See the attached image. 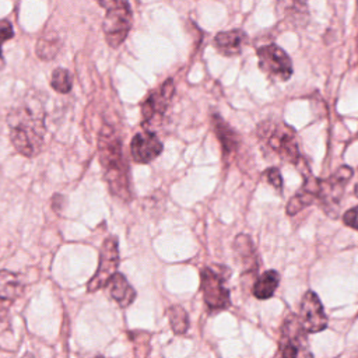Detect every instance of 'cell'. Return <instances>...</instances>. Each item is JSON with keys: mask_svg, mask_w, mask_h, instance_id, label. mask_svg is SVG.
<instances>
[{"mask_svg": "<svg viewBox=\"0 0 358 358\" xmlns=\"http://www.w3.org/2000/svg\"><path fill=\"white\" fill-rule=\"evenodd\" d=\"M99 161L110 193L122 200H130V186L127 165L122 154V145L113 130L105 127L98 140Z\"/></svg>", "mask_w": 358, "mask_h": 358, "instance_id": "cell-1", "label": "cell"}, {"mask_svg": "<svg viewBox=\"0 0 358 358\" xmlns=\"http://www.w3.org/2000/svg\"><path fill=\"white\" fill-rule=\"evenodd\" d=\"M8 126L10 138L17 151L27 157H32L41 150L45 134L42 112L20 108L8 115Z\"/></svg>", "mask_w": 358, "mask_h": 358, "instance_id": "cell-2", "label": "cell"}, {"mask_svg": "<svg viewBox=\"0 0 358 358\" xmlns=\"http://www.w3.org/2000/svg\"><path fill=\"white\" fill-rule=\"evenodd\" d=\"M257 136L267 150L284 162L296 165L299 162V147L296 133L292 127L281 122H262L257 127Z\"/></svg>", "mask_w": 358, "mask_h": 358, "instance_id": "cell-3", "label": "cell"}, {"mask_svg": "<svg viewBox=\"0 0 358 358\" xmlns=\"http://www.w3.org/2000/svg\"><path fill=\"white\" fill-rule=\"evenodd\" d=\"M106 10L103 20V34L106 42L112 48H117L126 39L131 24L133 15L129 0H95Z\"/></svg>", "mask_w": 358, "mask_h": 358, "instance_id": "cell-4", "label": "cell"}, {"mask_svg": "<svg viewBox=\"0 0 358 358\" xmlns=\"http://www.w3.org/2000/svg\"><path fill=\"white\" fill-rule=\"evenodd\" d=\"M231 270L225 266H206L201 270V291L207 308L211 312L224 310L231 305V294L225 287Z\"/></svg>", "mask_w": 358, "mask_h": 358, "instance_id": "cell-5", "label": "cell"}, {"mask_svg": "<svg viewBox=\"0 0 358 358\" xmlns=\"http://www.w3.org/2000/svg\"><path fill=\"white\" fill-rule=\"evenodd\" d=\"M257 59L260 70L274 80L287 81L292 76V62L289 56L274 43L259 48Z\"/></svg>", "mask_w": 358, "mask_h": 358, "instance_id": "cell-6", "label": "cell"}, {"mask_svg": "<svg viewBox=\"0 0 358 358\" xmlns=\"http://www.w3.org/2000/svg\"><path fill=\"white\" fill-rule=\"evenodd\" d=\"M119 264V249H117V239L115 236H108L99 252V264L88 282V291L95 292L96 289L106 285L108 280L116 273Z\"/></svg>", "mask_w": 358, "mask_h": 358, "instance_id": "cell-7", "label": "cell"}, {"mask_svg": "<svg viewBox=\"0 0 358 358\" xmlns=\"http://www.w3.org/2000/svg\"><path fill=\"white\" fill-rule=\"evenodd\" d=\"M351 176L352 169L350 166H341L330 178L319 180L317 201H320L322 207L329 215H333V211L338 206V200Z\"/></svg>", "mask_w": 358, "mask_h": 358, "instance_id": "cell-8", "label": "cell"}, {"mask_svg": "<svg viewBox=\"0 0 358 358\" xmlns=\"http://www.w3.org/2000/svg\"><path fill=\"white\" fill-rule=\"evenodd\" d=\"M305 329L299 320V317L291 315L288 316L281 327L280 337V354L287 358H295L302 354L306 348ZM306 354V351H303Z\"/></svg>", "mask_w": 358, "mask_h": 358, "instance_id": "cell-9", "label": "cell"}, {"mask_svg": "<svg viewBox=\"0 0 358 358\" xmlns=\"http://www.w3.org/2000/svg\"><path fill=\"white\" fill-rule=\"evenodd\" d=\"M299 320L306 333H319L327 327V315L313 291L305 292L299 306Z\"/></svg>", "mask_w": 358, "mask_h": 358, "instance_id": "cell-10", "label": "cell"}, {"mask_svg": "<svg viewBox=\"0 0 358 358\" xmlns=\"http://www.w3.org/2000/svg\"><path fill=\"white\" fill-rule=\"evenodd\" d=\"M175 92V85L171 78H168L159 88L152 91L141 105V113L145 123L159 120L165 113Z\"/></svg>", "mask_w": 358, "mask_h": 358, "instance_id": "cell-11", "label": "cell"}, {"mask_svg": "<svg viewBox=\"0 0 358 358\" xmlns=\"http://www.w3.org/2000/svg\"><path fill=\"white\" fill-rule=\"evenodd\" d=\"M131 157L138 164H148L162 151V143L152 131L137 133L130 144Z\"/></svg>", "mask_w": 358, "mask_h": 358, "instance_id": "cell-12", "label": "cell"}, {"mask_svg": "<svg viewBox=\"0 0 358 358\" xmlns=\"http://www.w3.org/2000/svg\"><path fill=\"white\" fill-rule=\"evenodd\" d=\"M317 193H319V180L309 173V176L305 178V182L301 190L288 201L287 213L289 215H295L306 206H310L312 203H315L317 200Z\"/></svg>", "mask_w": 358, "mask_h": 358, "instance_id": "cell-13", "label": "cell"}, {"mask_svg": "<svg viewBox=\"0 0 358 358\" xmlns=\"http://www.w3.org/2000/svg\"><path fill=\"white\" fill-rule=\"evenodd\" d=\"M245 42H246V34L242 29L222 31L214 36V46L224 56L239 55L242 52Z\"/></svg>", "mask_w": 358, "mask_h": 358, "instance_id": "cell-14", "label": "cell"}, {"mask_svg": "<svg viewBox=\"0 0 358 358\" xmlns=\"http://www.w3.org/2000/svg\"><path fill=\"white\" fill-rule=\"evenodd\" d=\"M108 291L110 296L117 302L119 306L126 308L129 306L134 298H136V291L134 288L127 282L126 277L120 273H115L106 282Z\"/></svg>", "mask_w": 358, "mask_h": 358, "instance_id": "cell-15", "label": "cell"}, {"mask_svg": "<svg viewBox=\"0 0 358 358\" xmlns=\"http://www.w3.org/2000/svg\"><path fill=\"white\" fill-rule=\"evenodd\" d=\"M213 126L217 133V138L220 140L224 158L227 159L231 158L238 150V144H239V138L236 133L217 115L213 116Z\"/></svg>", "mask_w": 358, "mask_h": 358, "instance_id": "cell-16", "label": "cell"}, {"mask_svg": "<svg viewBox=\"0 0 358 358\" xmlns=\"http://www.w3.org/2000/svg\"><path fill=\"white\" fill-rule=\"evenodd\" d=\"M234 249L238 256L239 263L245 267L248 271H256L257 267V256L253 248V242L250 238L245 234H239L234 242Z\"/></svg>", "mask_w": 358, "mask_h": 358, "instance_id": "cell-17", "label": "cell"}, {"mask_svg": "<svg viewBox=\"0 0 358 358\" xmlns=\"http://www.w3.org/2000/svg\"><path fill=\"white\" fill-rule=\"evenodd\" d=\"M280 284V274L275 270L264 271L253 285V295L257 299H268L274 295Z\"/></svg>", "mask_w": 358, "mask_h": 358, "instance_id": "cell-18", "label": "cell"}, {"mask_svg": "<svg viewBox=\"0 0 358 358\" xmlns=\"http://www.w3.org/2000/svg\"><path fill=\"white\" fill-rule=\"evenodd\" d=\"M22 282L20 277L8 270L0 271V299L13 301L22 294Z\"/></svg>", "mask_w": 358, "mask_h": 358, "instance_id": "cell-19", "label": "cell"}, {"mask_svg": "<svg viewBox=\"0 0 358 358\" xmlns=\"http://www.w3.org/2000/svg\"><path fill=\"white\" fill-rule=\"evenodd\" d=\"M166 316L169 319L171 329L175 334L182 336L189 330V315L180 305H172L166 309Z\"/></svg>", "mask_w": 358, "mask_h": 358, "instance_id": "cell-20", "label": "cell"}, {"mask_svg": "<svg viewBox=\"0 0 358 358\" xmlns=\"http://www.w3.org/2000/svg\"><path fill=\"white\" fill-rule=\"evenodd\" d=\"M308 0H278L280 8L285 17L289 18H305L308 15Z\"/></svg>", "mask_w": 358, "mask_h": 358, "instance_id": "cell-21", "label": "cell"}, {"mask_svg": "<svg viewBox=\"0 0 358 358\" xmlns=\"http://www.w3.org/2000/svg\"><path fill=\"white\" fill-rule=\"evenodd\" d=\"M60 48V42L56 36L49 38V36H42L38 41V46H36V53L41 59L43 60H50L56 56V53L59 52Z\"/></svg>", "mask_w": 358, "mask_h": 358, "instance_id": "cell-22", "label": "cell"}, {"mask_svg": "<svg viewBox=\"0 0 358 358\" xmlns=\"http://www.w3.org/2000/svg\"><path fill=\"white\" fill-rule=\"evenodd\" d=\"M50 85L53 87V90H56L57 92L66 94L71 90L73 85V80L70 73L66 69H56L52 73V78H50Z\"/></svg>", "mask_w": 358, "mask_h": 358, "instance_id": "cell-23", "label": "cell"}, {"mask_svg": "<svg viewBox=\"0 0 358 358\" xmlns=\"http://www.w3.org/2000/svg\"><path fill=\"white\" fill-rule=\"evenodd\" d=\"M13 36H14V31H13V25L10 24V21L0 20V70L4 67V57H3L1 46L6 41L11 39Z\"/></svg>", "mask_w": 358, "mask_h": 358, "instance_id": "cell-24", "label": "cell"}, {"mask_svg": "<svg viewBox=\"0 0 358 358\" xmlns=\"http://www.w3.org/2000/svg\"><path fill=\"white\" fill-rule=\"evenodd\" d=\"M264 178L266 180L277 190V192H281L282 189V179H281V173L277 168H268L267 171H264Z\"/></svg>", "mask_w": 358, "mask_h": 358, "instance_id": "cell-25", "label": "cell"}, {"mask_svg": "<svg viewBox=\"0 0 358 358\" xmlns=\"http://www.w3.org/2000/svg\"><path fill=\"white\" fill-rule=\"evenodd\" d=\"M343 221L347 227L358 229V206L347 210L343 215Z\"/></svg>", "mask_w": 358, "mask_h": 358, "instance_id": "cell-26", "label": "cell"}]
</instances>
